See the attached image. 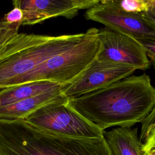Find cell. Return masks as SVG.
<instances>
[{
	"label": "cell",
	"mask_w": 155,
	"mask_h": 155,
	"mask_svg": "<svg viewBox=\"0 0 155 155\" xmlns=\"http://www.w3.org/2000/svg\"><path fill=\"white\" fill-rule=\"evenodd\" d=\"M68 104L102 131L141 123L155 107V88L148 75H131L103 88L76 98Z\"/></svg>",
	"instance_id": "cell-1"
},
{
	"label": "cell",
	"mask_w": 155,
	"mask_h": 155,
	"mask_svg": "<svg viewBox=\"0 0 155 155\" xmlns=\"http://www.w3.org/2000/svg\"><path fill=\"white\" fill-rule=\"evenodd\" d=\"M0 155H111L104 137L88 138L42 131L23 119L0 120Z\"/></svg>",
	"instance_id": "cell-2"
},
{
	"label": "cell",
	"mask_w": 155,
	"mask_h": 155,
	"mask_svg": "<svg viewBox=\"0 0 155 155\" xmlns=\"http://www.w3.org/2000/svg\"><path fill=\"white\" fill-rule=\"evenodd\" d=\"M85 32L61 36L19 33L0 54V88L32 71L51 56L76 45Z\"/></svg>",
	"instance_id": "cell-3"
},
{
	"label": "cell",
	"mask_w": 155,
	"mask_h": 155,
	"mask_svg": "<svg viewBox=\"0 0 155 155\" xmlns=\"http://www.w3.org/2000/svg\"><path fill=\"white\" fill-rule=\"evenodd\" d=\"M99 49V29L90 28L76 45L51 56L32 71L13 80L6 88L41 81L70 84L94 59Z\"/></svg>",
	"instance_id": "cell-4"
},
{
	"label": "cell",
	"mask_w": 155,
	"mask_h": 155,
	"mask_svg": "<svg viewBox=\"0 0 155 155\" xmlns=\"http://www.w3.org/2000/svg\"><path fill=\"white\" fill-rule=\"evenodd\" d=\"M23 120L52 134L88 138L104 137V131L71 108L64 96L41 107Z\"/></svg>",
	"instance_id": "cell-5"
},
{
	"label": "cell",
	"mask_w": 155,
	"mask_h": 155,
	"mask_svg": "<svg viewBox=\"0 0 155 155\" xmlns=\"http://www.w3.org/2000/svg\"><path fill=\"white\" fill-rule=\"evenodd\" d=\"M85 18L104 24L105 28L133 38H155V22L145 13H128L120 8L116 0H102L87 10Z\"/></svg>",
	"instance_id": "cell-6"
},
{
	"label": "cell",
	"mask_w": 155,
	"mask_h": 155,
	"mask_svg": "<svg viewBox=\"0 0 155 155\" xmlns=\"http://www.w3.org/2000/svg\"><path fill=\"white\" fill-rule=\"evenodd\" d=\"M99 39L96 59L130 65L136 70L149 68L150 62L144 47L132 36L105 28L99 30Z\"/></svg>",
	"instance_id": "cell-7"
},
{
	"label": "cell",
	"mask_w": 155,
	"mask_h": 155,
	"mask_svg": "<svg viewBox=\"0 0 155 155\" xmlns=\"http://www.w3.org/2000/svg\"><path fill=\"white\" fill-rule=\"evenodd\" d=\"M136 69L131 66L101 61L96 58L62 91L67 99L78 97L108 86L131 76Z\"/></svg>",
	"instance_id": "cell-8"
},
{
	"label": "cell",
	"mask_w": 155,
	"mask_h": 155,
	"mask_svg": "<svg viewBox=\"0 0 155 155\" xmlns=\"http://www.w3.org/2000/svg\"><path fill=\"white\" fill-rule=\"evenodd\" d=\"M99 0H19L23 13L22 25H34L51 18L75 17L81 10L90 9Z\"/></svg>",
	"instance_id": "cell-9"
},
{
	"label": "cell",
	"mask_w": 155,
	"mask_h": 155,
	"mask_svg": "<svg viewBox=\"0 0 155 155\" xmlns=\"http://www.w3.org/2000/svg\"><path fill=\"white\" fill-rule=\"evenodd\" d=\"M64 88L48 91L15 104L0 107V120L24 119L41 107L62 97Z\"/></svg>",
	"instance_id": "cell-10"
},
{
	"label": "cell",
	"mask_w": 155,
	"mask_h": 155,
	"mask_svg": "<svg viewBox=\"0 0 155 155\" xmlns=\"http://www.w3.org/2000/svg\"><path fill=\"white\" fill-rule=\"evenodd\" d=\"M111 155H143L137 128L117 127L104 132Z\"/></svg>",
	"instance_id": "cell-11"
},
{
	"label": "cell",
	"mask_w": 155,
	"mask_h": 155,
	"mask_svg": "<svg viewBox=\"0 0 155 155\" xmlns=\"http://www.w3.org/2000/svg\"><path fill=\"white\" fill-rule=\"evenodd\" d=\"M66 85L48 81H41L2 88L0 90V107L15 104L48 91L64 88Z\"/></svg>",
	"instance_id": "cell-12"
},
{
	"label": "cell",
	"mask_w": 155,
	"mask_h": 155,
	"mask_svg": "<svg viewBox=\"0 0 155 155\" xmlns=\"http://www.w3.org/2000/svg\"><path fill=\"white\" fill-rule=\"evenodd\" d=\"M21 23L9 24L3 18L0 19V54L5 45L19 33Z\"/></svg>",
	"instance_id": "cell-13"
},
{
	"label": "cell",
	"mask_w": 155,
	"mask_h": 155,
	"mask_svg": "<svg viewBox=\"0 0 155 155\" xmlns=\"http://www.w3.org/2000/svg\"><path fill=\"white\" fill-rule=\"evenodd\" d=\"M116 2L126 12L145 13L149 8L150 0H116Z\"/></svg>",
	"instance_id": "cell-14"
},
{
	"label": "cell",
	"mask_w": 155,
	"mask_h": 155,
	"mask_svg": "<svg viewBox=\"0 0 155 155\" xmlns=\"http://www.w3.org/2000/svg\"><path fill=\"white\" fill-rule=\"evenodd\" d=\"M13 8L8 13L5 14L3 19L9 24L21 23L23 21V13L19 4V0L13 1Z\"/></svg>",
	"instance_id": "cell-15"
},
{
	"label": "cell",
	"mask_w": 155,
	"mask_h": 155,
	"mask_svg": "<svg viewBox=\"0 0 155 155\" xmlns=\"http://www.w3.org/2000/svg\"><path fill=\"white\" fill-rule=\"evenodd\" d=\"M136 39L144 47L150 62L155 69V38L145 37Z\"/></svg>",
	"instance_id": "cell-16"
},
{
	"label": "cell",
	"mask_w": 155,
	"mask_h": 155,
	"mask_svg": "<svg viewBox=\"0 0 155 155\" xmlns=\"http://www.w3.org/2000/svg\"><path fill=\"white\" fill-rule=\"evenodd\" d=\"M139 139L143 155H155V135L149 134Z\"/></svg>",
	"instance_id": "cell-17"
},
{
	"label": "cell",
	"mask_w": 155,
	"mask_h": 155,
	"mask_svg": "<svg viewBox=\"0 0 155 155\" xmlns=\"http://www.w3.org/2000/svg\"><path fill=\"white\" fill-rule=\"evenodd\" d=\"M141 124L140 133H143L155 127V107Z\"/></svg>",
	"instance_id": "cell-18"
},
{
	"label": "cell",
	"mask_w": 155,
	"mask_h": 155,
	"mask_svg": "<svg viewBox=\"0 0 155 155\" xmlns=\"http://www.w3.org/2000/svg\"><path fill=\"white\" fill-rule=\"evenodd\" d=\"M145 13L155 22V0H150L149 8Z\"/></svg>",
	"instance_id": "cell-19"
},
{
	"label": "cell",
	"mask_w": 155,
	"mask_h": 155,
	"mask_svg": "<svg viewBox=\"0 0 155 155\" xmlns=\"http://www.w3.org/2000/svg\"><path fill=\"white\" fill-rule=\"evenodd\" d=\"M149 134H153V135H155V127L151 128V129L148 130V131L143 133H140V136H139V139H141L147 135Z\"/></svg>",
	"instance_id": "cell-20"
}]
</instances>
